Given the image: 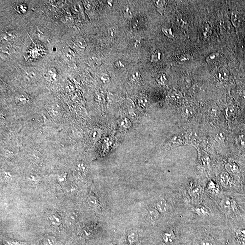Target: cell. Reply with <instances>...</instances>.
I'll return each instance as SVG.
<instances>
[{
  "label": "cell",
  "instance_id": "cell-10",
  "mask_svg": "<svg viewBox=\"0 0 245 245\" xmlns=\"http://www.w3.org/2000/svg\"><path fill=\"white\" fill-rule=\"evenodd\" d=\"M231 21L233 26L235 27H238L241 23V17L240 14L237 10H233L231 13L230 16Z\"/></svg>",
  "mask_w": 245,
  "mask_h": 245
},
{
  "label": "cell",
  "instance_id": "cell-8",
  "mask_svg": "<svg viewBox=\"0 0 245 245\" xmlns=\"http://www.w3.org/2000/svg\"><path fill=\"white\" fill-rule=\"evenodd\" d=\"M48 218L50 222L53 225L58 226L61 224V217L56 212H51L48 214Z\"/></svg>",
  "mask_w": 245,
  "mask_h": 245
},
{
  "label": "cell",
  "instance_id": "cell-5",
  "mask_svg": "<svg viewBox=\"0 0 245 245\" xmlns=\"http://www.w3.org/2000/svg\"><path fill=\"white\" fill-rule=\"evenodd\" d=\"M225 168L229 174H237L240 171L238 165L235 162H229L225 166Z\"/></svg>",
  "mask_w": 245,
  "mask_h": 245
},
{
  "label": "cell",
  "instance_id": "cell-22",
  "mask_svg": "<svg viewBox=\"0 0 245 245\" xmlns=\"http://www.w3.org/2000/svg\"><path fill=\"white\" fill-rule=\"evenodd\" d=\"M88 64L89 66L92 67L99 66L101 63V61L97 57L92 56L89 59Z\"/></svg>",
  "mask_w": 245,
  "mask_h": 245
},
{
  "label": "cell",
  "instance_id": "cell-17",
  "mask_svg": "<svg viewBox=\"0 0 245 245\" xmlns=\"http://www.w3.org/2000/svg\"><path fill=\"white\" fill-rule=\"evenodd\" d=\"M88 203L91 207L96 208L99 206V203L96 197L95 196L91 195L89 196Z\"/></svg>",
  "mask_w": 245,
  "mask_h": 245
},
{
  "label": "cell",
  "instance_id": "cell-37",
  "mask_svg": "<svg viewBox=\"0 0 245 245\" xmlns=\"http://www.w3.org/2000/svg\"><path fill=\"white\" fill-rule=\"evenodd\" d=\"M124 16L126 18H130L133 16V12L132 10L130 9V8H126L124 10Z\"/></svg>",
  "mask_w": 245,
  "mask_h": 245
},
{
  "label": "cell",
  "instance_id": "cell-44",
  "mask_svg": "<svg viewBox=\"0 0 245 245\" xmlns=\"http://www.w3.org/2000/svg\"><path fill=\"white\" fill-rule=\"evenodd\" d=\"M241 95L242 99L245 100V89H243V91L241 92Z\"/></svg>",
  "mask_w": 245,
  "mask_h": 245
},
{
  "label": "cell",
  "instance_id": "cell-25",
  "mask_svg": "<svg viewBox=\"0 0 245 245\" xmlns=\"http://www.w3.org/2000/svg\"><path fill=\"white\" fill-rule=\"evenodd\" d=\"M208 188L210 192L213 193H217L218 192V188L217 185L213 181H210L208 184Z\"/></svg>",
  "mask_w": 245,
  "mask_h": 245
},
{
  "label": "cell",
  "instance_id": "cell-26",
  "mask_svg": "<svg viewBox=\"0 0 245 245\" xmlns=\"http://www.w3.org/2000/svg\"><path fill=\"white\" fill-rule=\"evenodd\" d=\"M219 56H220V54L218 52H214V53H212L207 57L206 59V61L208 63H211L214 62L216 60L218 59Z\"/></svg>",
  "mask_w": 245,
  "mask_h": 245
},
{
  "label": "cell",
  "instance_id": "cell-40",
  "mask_svg": "<svg viewBox=\"0 0 245 245\" xmlns=\"http://www.w3.org/2000/svg\"><path fill=\"white\" fill-rule=\"evenodd\" d=\"M114 66L118 68H124L125 66L124 63L122 61H121V60H118V61H116L114 63Z\"/></svg>",
  "mask_w": 245,
  "mask_h": 245
},
{
  "label": "cell",
  "instance_id": "cell-32",
  "mask_svg": "<svg viewBox=\"0 0 245 245\" xmlns=\"http://www.w3.org/2000/svg\"><path fill=\"white\" fill-rule=\"evenodd\" d=\"M25 78L29 80H33L36 78V74L33 71H27L26 72Z\"/></svg>",
  "mask_w": 245,
  "mask_h": 245
},
{
  "label": "cell",
  "instance_id": "cell-14",
  "mask_svg": "<svg viewBox=\"0 0 245 245\" xmlns=\"http://www.w3.org/2000/svg\"><path fill=\"white\" fill-rule=\"evenodd\" d=\"M182 114L186 118L192 116L193 114V109L189 106H185L183 107L181 110Z\"/></svg>",
  "mask_w": 245,
  "mask_h": 245
},
{
  "label": "cell",
  "instance_id": "cell-4",
  "mask_svg": "<svg viewBox=\"0 0 245 245\" xmlns=\"http://www.w3.org/2000/svg\"><path fill=\"white\" fill-rule=\"evenodd\" d=\"M219 181L224 187H228L231 184L232 179L228 172H222L219 176Z\"/></svg>",
  "mask_w": 245,
  "mask_h": 245
},
{
  "label": "cell",
  "instance_id": "cell-36",
  "mask_svg": "<svg viewBox=\"0 0 245 245\" xmlns=\"http://www.w3.org/2000/svg\"><path fill=\"white\" fill-rule=\"evenodd\" d=\"M64 55L68 60H71L74 58V54L73 51L70 49H67L64 52Z\"/></svg>",
  "mask_w": 245,
  "mask_h": 245
},
{
  "label": "cell",
  "instance_id": "cell-27",
  "mask_svg": "<svg viewBox=\"0 0 245 245\" xmlns=\"http://www.w3.org/2000/svg\"><path fill=\"white\" fill-rule=\"evenodd\" d=\"M148 99L144 96L139 97L138 99V104L140 107L142 108H146L148 104Z\"/></svg>",
  "mask_w": 245,
  "mask_h": 245
},
{
  "label": "cell",
  "instance_id": "cell-6",
  "mask_svg": "<svg viewBox=\"0 0 245 245\" xmlns=\"http://www.w3.org/2000/svg\"><path fill=\"white\" fill-rule=\"evenodd\" d=\"M156 208L159 212L165 213L168 211L169 208L168 203L165 199H159L156 203Z\"/></svg>",
  "mask_w": 245,
  "mask_h": 245
},
{
  "label": "cell",
  "instance_id": "cell-41",
  "mask_svg": "<svg viewBox=\"0 0 245 245\" xmlns=\"http://www.w3.org/2000/svg\"><path fill=\"white\" fill-rule=\"evenodd\" d=\"M109 34L111 38H114L116 36V31L113 28H109Z\"/></svg>",
  "mask_w": 245,
  "mask_h": 245
},
{
  "label": "cell",
  "instance_id": "cell-39",
  "mask_svg": "<svg viewBox=\"0 0 245 245\" xmlns=\"http://www.w3.org/2000/svg\"><path fill=\"white\" fill-rule=\"evenodd\" d=\"M161 58V53L159 52H155L152 55L151 60L154 62H157Z\"/></svg>",
  "mask_w": 245,
  "mask_h": 245
},
{
  "label": "cell",
  "instance_id": "cell-30",
  "mask_svg": "<svg viewBox=\"0 0 245 245\" xmlns=\"http://www.w3.org/2000/svg\"><path fill=\"white\" fill-rule=\"evenodd\" d=\"M156 80L158 83L161 84H164L167 81V78L165 74H161L158 75L156 78Z\"/></svg>",
  "mask_w": 245,
  "mask_h": 245
},
{
  "label": "cell",
  "instance_id": "cell-21",
  "mask_svg": "<svg viewBox=\"0 0 245 245\" xmlns=\"http://www.w3.org/2000/svg\"><path fill=\"white\" fill-rule=\"evenodd\" d=\"M47 77L49 78L50 80H55L57 77V74L56 70L55 68H51L49 71H47L46 74Z\"/></svg>",
  "mask_w": 245,
  "mask_h": 245
},
{
  "label": "cell",
  "instance_id": "cell-42",
  "mask_svg": "<svg viewBox=\"0 0 245 245\" xmlns=\"http://www.w3.org/2000/svg\"><path fill=\"white\" fill-rule=\"evenodd\" d=\"M210 113H211L212 115H213V116H216L218 114V110L216 108H212Z\"/></svg>",
  "mask_w": 245,
  "mask_h": 245
},
{
  "label": "cell",
  "instance_id": "cell-13",
  "mask_svg": "<svg viewBox=\"0 0 245 245\" xmlns=\"http://www.w3.org/2000/svg\"><path fill=\"white\" fill-rule=\"evenodd\" d=\"M129 80L133 84H138L141 80V75L138 72H134L130 75Z\"/></svg>",
  "mask_w": 245,
  "mask_h": 245
},
{
  "label": "cell",
  "instance_id": "cell-16",
  "mask_svg": "<svg viewBox=\"0 0 245 245\" xmlns=\"http://www.w3.org/2000/svg\"><path fill=\"white\" fill-rule=\"evenodd\" d=\"M120 127L123 129H128L131 127V124L130 121L127 118H122L119 122Z\"/></svg>",
  "mask_w": 245,
  "mask_h": 245
},
{
  "label": "cell",
  "instance_id": "cell-35",
  "mask_svg": "<svg viewBox=\"0 0 245 245\" xmlns=\"http://www.w3.org/2000/svg\"><path fill=\"white\" fill-rule=\"evenodd\" d=\"M162 31L165 35L168 37L172 38L174 37V35L172 34V31L170 28H163L162 29Z\"/></svg>",
  "mask_w": 245,
  "mask_h": 245
},
{
  "label": "cell",
  "instance_id": "cell-1",
  "mask_svg": "<svg viewBox=\"0 0 245 245\" xmlns=\"http://www.w3.org/2000/svg\"><path fill=\"white\" fill-rule=\"evenodd\" d=\"M220 206L226 213H230L232 212H237V210L236 201L230 197H226L222 199L220 203Z\"/></svg>",
  "mask_w": 245,
  "mask_h": 245
},
{
  "label": "cell",
  "instance_id": "cell-31",
  "mask_svg": "<svg viewBox=\"0 0 245 245\" xmlns=\"http://www.w3.org/2000/svg\"><path fill=\"white\" fill-rule=\"evenodd\" d=\"M27 9V6L26 5L22 4L16 6V8H15L16 11L21 14H24L26 12Z\"/></svg>",
  "mask_w": 245,
  "mask_h": 245
},
{
  "label": "cell",
  "instance_id": "cell-20",
  "mask_svg": "<svg viewBox=\"0 0 245 245\" xmlns=\"http://www.w3.org/2000/svg\"><path fill=\"white\" fill-rule=\"evenodd\" d=\"M1 37L2 39L5 41H10L16 37L15 34L11 31L5 32L2 34Z\"/></svg>",
  "mask_w": 245,
  "mask_h": 245
},
{
  "label": "cell",
  "instance_id": "cell-43",
  "mask_svg": "<svg viewBox=\"0 0 245 245\" xmlns=\"http://www.w3.org/2000/svg\"><path fill=\"white\" fill-rule=\"evenodd\" d=\"M101 79L105 83L108 82L109 80V78L108 77V75H103V76L101 77Z\"/></svg>",
  "mask_w": 245,
  "mask_h": 245
},
{
  "label": "cell",
  "instance_id": "cell-33",
  "mask_svg": "<svg viewBox=\"0 0 245 245\" xmlns=\"http://www.w3.org/2000/svg\"><path fill=\"white\" fill-rule=\"evenodd\" d=\"M215 138L217 142L222 143L224 141L225 135L224 133L221 132H218L215 135Z\"/></svg>",
  "mask_w": 245,
  "mask_h": 245
},
{
  "label": "cell",
  "instance_id": "cell-28",
  "mask_svg": "<svg viewBox=\"0 0 245 245\" xmlns=\"http://www.w3.org/2000/svg\"><path fill=\"white\" fill-rule=\"evenodd\" d=\"M75 43L80 48L82 49L85 48L86 43L84 39L81 37H79L76 38L75 39Z\"/></svg>",
  "mask_w": 245,
  "mask_h": 245
},
{
  "label": "cell",
  "instance_id": "cell-7",
  "mask_svg": "<svg viewBox=\"0 0 245 245\" xmlns=\"http://www.w3.org/2000/svg\"><path fill=\"white\" fill-rule=\"evenodd\" d=\"M194 212L201 217H208L211 215V212L205 206H199L194 208Z\"/></svg>",
  "mask_w": 245,
  "mask_h": 245
},
{
  "label": "cell",
  "instance_id": "cell-2",
  "mask_svg": "<svg viewBox=\"0 0 245 245\" xmlns=\"http://www.w3.org/2000/svg\"><path fill=\"white\" fill-rule=\"evenodd\" d=\"M183 140L181 136L179 135L173 136L165 144V147L167 149H170L183 145Z\"/></svg>",
  "mask_w": 245,
  "mask_h": 245
},
{
  "label": "cell",
  "instance_id": "cell-29",
  "mask_svg": "<svg viewBox=\"0 0 245 245\" xmlns=\"http://www.w3.org/2000/svg\"><path fill=\"white\" fill-rule=\"evenodd\" d=\"M154 4L156 5V7L158 9V11L160 13L162 14L163 13L164 10V1H155Z\"/></svg>",
  "mask_w": 245,
  "mask_h": 245
},
{
  "label": "cell",
  "instance_id": "cell-15",
  "mask_svg": "<svg viewBox=\"0 0 245 245\" xmlns=\"http://www.w3.org/2000/svg\"><path fill=\"white\" fill-rule=\"evenodd\" d=\"M201 190L202 189L200 186L192 187L189 190V195L192 197H197L200 195Z\"/></svg>",
  "mask_w": 245,
  "mask_h": 245
},
{
  "label": "cell",
  "instance_id": "cell-9",
  "mask_svg": "<svg viewBox=\"0 0 245 245\" xmlns=\"http://www.w3.org/2000/svg\"><path fill=\"white\" fill-rule=\"evenodd\" d=\"M216 76L221 81H225L228 79L229 74L228 71L226 68H221L217 71Z\"/></svg>",
  "mask_w": 245,
  "mask_h": 245
},
{
  "label": "cell",
  "instance_id": "cell-18",
  "mask_svg": "<svg viewBox=\"0 0 245 245\" xmlns=\"http://www.w3.org/2000/svg\"><path fill=\"white\" fill-rule=\"evenodd\" d=\"M199 158L201 164L204 166H208L210 164V162H211L210 158L206 154L204 153H200Z\"/></svg>",
  "mask_w": 245,
  "mask_h": 245
},
{
  "label": "cell",
  "instance_id": "cell-11",
  "mask_svg": "<svg viewBox=\"0 0 245 245\" xmlns=\"http://www.w3.org/2000/svg\"><path fill=\"white\" fill-rule=\"evenodd\" d=\"M138 235L137 232L134 230H132L128 233L127 239L129 244L133 245L138 241Z\"/></svg>",
  "mask_w": 245,
  "mask_h": 245
},
{
  "label": "cell",
  "instance_id": "cell-34",
  "mask_svg": "<svg viewBox=\"0 0 245 245\" xmlns=\"http://www.w3.org/2000/svg\"><path fill=\"white\" fill-rule=\"evenodd\" d=\"M27 96L24 94L19 95L16 98V101L18 103H22L23 104L27 102Z\"/></svg>",
  "mask_w": 245,
  "mask_h": 245
},
{
  "label": "cell",
  "instance_id": "cell-12",
  "mask_svg": "<svg viewBox=\"0 0 245 245\" xmlns=\"http://www.w3.org/2000/svg\"><path fill=\"white\" fill-rule=\"evenodd\" d=\"M147 214L150 220L151 221H154V222L157 221L160 217V212L159 211H158L157 209L153 208H150L148 210Z\"/></svg>",
  "mask_w": 245,
  "mask_h": 245
},
{
  "label": "cell",
  "instance_id": "cell-38",
  "mask_svg": "<svg viewBox=\"0 0 245 245\" xmlns=\"http://www.w3.org/2000/svg\"><path fill=\"white\" fill-rule=\"evenodd\" d=\"M201 245H216L214 241L208 238H205L201 240Z\"/></svg>",
  "mask_w": 245,
  "mask_h": 245
},
{
  "label": "cell",
  "instance_id": "cell-24",
  "mask_svg": "<svg viewBox=\"0 0 245 245\" xmlns=\"http://www.w3.org/2000/svg\"><path fill=\"white\" fill-rule=\"evenodd\" d=\"M235 109L233 106H228L226 108L225 114L226 116L228 118H231L234 116L235 114Z\"/></svg>",
  "mask_w": 245,
  "mask_h": 245
},
{
  "label": "cell",
  "instance_id": "cell-19",
  "mask_svg": "<svg viewBox=\"0 0 245 245\" xmlns=\"http://www.w3.org/2000/svg\"><path fill=\"white\" fill-rule=\"evenodd\" d=\"M236 143L237 145L239 147H245V135L244 134L238 135L236 138Z\"/></svg>",
  "mask_w": 245,
  "mask_h": 245
},
{
  "label": "cell",
  "instance_id": "cell-23",
  "mask_svg": "<svg viewBox=\"0 0 245 245\" xmlns=\"http://www.w3.org/2000/svg\"><path fill=\"white\" fill-rule=\"evenodd\" d=\"M236 236L242 242H245V228H241L237 230Z\"/></svg>",
  "mask_w": 245,
  "mask_h": 245
},
{
  "label": "cell",
  "instance_id": "cell-3",
  "mask_svg": "<svg viewBox=\"0 0 245 245\" xmlns=\"http://www.w3.org/2000/svg\"><path fill=\"white\" fill-rule=\"evenodd\" d=\"M162 238L164 243L167 245L174 244L176 240L174 233L171 229L168 230L163 233Z\"/></svg>",
  "mask_w": 245,
  "mask_h": 245
}]
</instances>
